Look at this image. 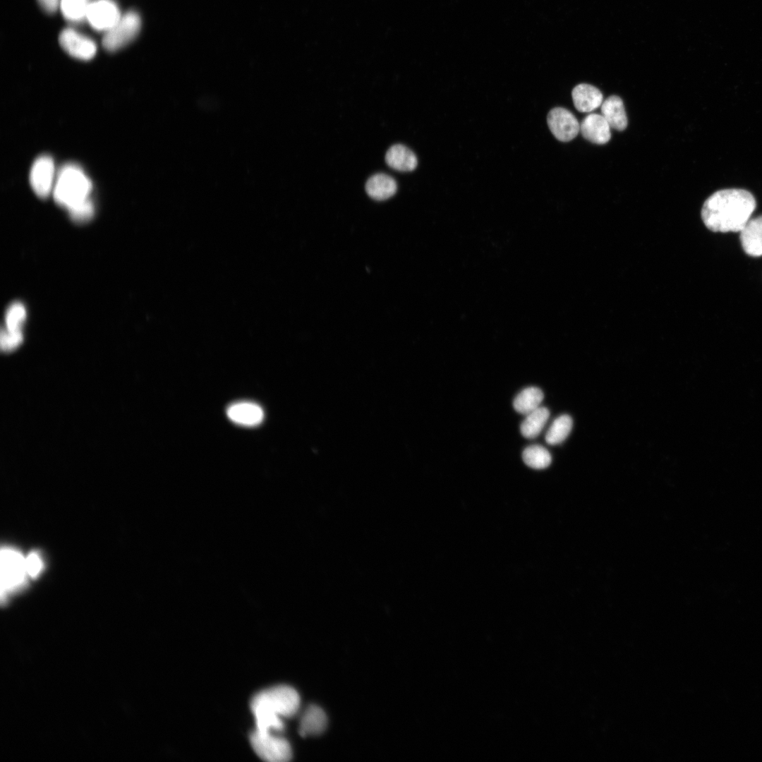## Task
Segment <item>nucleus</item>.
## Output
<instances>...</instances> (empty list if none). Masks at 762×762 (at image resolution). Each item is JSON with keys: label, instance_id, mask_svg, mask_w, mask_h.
I'll return each instance as SVG.
<instances>
[{"label": "nucleus", "instance_id": "nucleus-1", "mask_svg": "<svg viewBox=\"0 0 762 762\" xmlns=\"http://www.w3.org/2000/svg\"><path fill=\"white\" fill-rule=\"evenodd\" d=\"M756 205L754 195L748 190L723 189L705 201L701 218L706 226L714 232H738L749 220Z\"/></svg>", "mask_w": 762, "mask_h": 762}, {"label": "nucleus", "instance_id": "nucleus-2", "mask_svg": "<svg viewBox=\"0 0 762 762\" xmlns=\"http://www.w3.org/2000/svg\"><path fill=\"white\" fill-rule=\"evenodd\" d=\"M299 706L298 694L291 687L279 685L260 691L250 703L255 730L263 732L282 730V718L295 715Z\"/></svg>", "mask_w": 762, "mask_h": 762}, {"label": "nucleus", "instance_id": "nucleus-3", "mask_svg": "<svg viewBox=\"0 0 762 762\" xmlns=\"http://www.w3.org/2000/svg\"><path fill=\"white\" fill-rule=\"evenodd\" d=\"M92 188L83 170L76 164H68L57 173L52 194L58 205L68 210L90 198Z\"/></svg>", "mask_w": 762, "mask_h": 762}, {"label": "nucleus", "instance_id": "nucleus-4", "mask_svg": "<svg viewBox=\"0 0 762 762\" xmlns=\"http://www.w3.org/2000/svg\"><path fill=\"white\" fill-rule=\"evenodd\" d=\"M250 744L256 754L269 762H285L292 756L289 742L272 732L255 730L250 736Z\"/></svg>", "mask_w": 762, "mask_h": 762}, {"label": "nucleus", "instance_id": "nucleus-5", "mask_svg": "<svg viewBox=\"0 0 762 762\" xmlns=\"http://www.w3.org/2000/svg\"><path fill=\"white\" fill-rule=\"evenodd\" d=\"M141 19L139 14L130 11L121 16L118 22L102 39V45L108 52H116L128 44L140 32Z\"/></svg>", "mask_w": 762, "mask_h": 762}, {"label": "nucleus", "instance_id": "nucleus-6", "mask_svg": "<svg viewBox=\"0 0 762 762\" xmlns=\"http://www.w3.org/2000/svg\"><path fill=\"white\" fill-rule=\"evenodd\" d=\"M1 593L3 600L6 595L16 589L24 581L27 574L25 558L17 551L3 548L1 552Z\"/></svg>", "mask_w": 762, "mask_h": 762}, {"label": "nucleus", "instance_id": "nucleus-7", "mask_svg": "<svg viewBox=\"0 0 762 762\" xmlns=\"http://www.w3.org/2000/svg\"><path fill=\"white\" fill-rule=\"evenodd\" d=\"M56 176L54 162L49 155H42L35 159L30 171V183L35 193L47 198L53 192Z\"/></svg>", "mask_w": 762, "mask_h": 762}, {"label": "nucleus", "instance_id": "nucleus-8", "mask_svg": "<svg viewBox=\"0 0 762 762\" xmlns=\"http://www.w3.org/2000/svg\"><path fill=\"white\" fill-rule=\"evenodd\" d=\"M121 16L119 7L111 0L89 2L86 19L97 31L106 32L118 22Z\"/></svg>", "mask_w": 762, "mask_h": 762}, {"label": "nucleus", "instance_id": "nucleus-9", "mask_svg": "<svg viewBox=\"0 0 762 762\" xmlns=\"http://www.w3.org/2000/svg\"><path fill=\"white\" fill-rule=\"evenodd\" d=\"M547 122L553 135L562 142L573 140L580 131V124L576 116L562 107L551 109L548 114Z\"/></svg>", "mask_w": 762, "mask_h": 762}, {"label": "nucleus", "instance_id": "nucleus-10", "mask_svg": "<svg viewBox=\"0 0 762 762\" xmlns=\"http://www.w3.org/2000/svg\"><path fill=\"white\" fill-rule=\"evenodd\" d=\"M59 42L64 51L78 59L90 60L97 52L93 40L71 28L61 32Z\"/></svg>", "mask_w": 762, "mask_h": 762}, {"label": "nucleus", "instance_id": "nucleus-11", "mask_svg": "<svg viewBox=\"0 0 762 762\" xmlns=\"http://www.w3.org/2000/svg\"><path fill=\"white\" fill-rule=\"evenodd\" d=\"M580 131L590 142L603 145L611 138L610 126L602 114H590L580 123Z\"/></svg>", "mask_w": 762, "mask_h": 762}, {"label": "nucleus", "instance_id": "nucleus-12", "mask_svg": "<svg viewBox=\"0 0 762 762\" xmlns=\"http://www.w3.org/2000/svg\"><path fill=\"white\" fill-rule=\"evenodd\" d=\"M229 419L238 425L255 426L260 424L264 418V412L258 404L241 401L231 405L226 411Z\"/></svg>", "mask_w": 762, "mask_h": 762}, {"label": "nucleus", "instance_id": "nucleus-13", "mask_svg": "<svg viewBox=\"0 0 762 762\" xmlns=\"http://www.w3.org/2000/svg\"><path fill=\"white\" fill-rule=\"evenodd\" d=\"M739 232L744 250L753 257L761 256L762 215L749 219Z\"/></svg>", "mask_w": 762, "mask_h": 762}, {"label": "nucleus", "instance_id": "nucleus-14", "mask_svg": "<svg viewBox=\"0 0 762 762\" xmlns=\"http://www.w3.org/2000/svg\"><path fill=\"white\" fill-rule=\"evenodd\" d=\"M574 107L580 112H591L603 103V94L595 87L586 83L576 85L572 92Z\"/></svg>", "mask_w": 762, "mask_h": 762}, {"label": "nucleus", "instance_id": "nucleus-15", "mask_svg": "<svg viewBox=\"0 0 762 762\" xmlns=\"http://www.w3.org/2000/svg\"><path fill=\"white\" fill-rule=\"evenodd\" d=\"M601 114L610 128L624 131L627 126V117L622 99L617 95L607 97L601 104Z\"/></svg>", "mask_w": 762, "mask_h": 762}, {"label": "nucleus", "instance_id": "nucleus-16", "mask_svg": "<svg viewBox=\"0 0 762 762\" xmlns=\"http://www.w3.org/2000/svg\"><path fill=\"white\" fill-rule=\"evenodd\" d=\"M327 719L323 710L318 706H308L303 713L299 732L303 737L321 734L326 728Z\"/></svg>", "mask_w": 762, "mask_h": 762}, {"label": "nucleus", "instance_id": "nucleus-17", "mask_svg": "<svg viewBox=\"0 0 762 762\" xmlns=\"http://www.w3.org/2000/svg\"><path fill=\"white\" fill-rule=\"evenodd\" d=\"M385 162L391 168L401 171H413L418 164L416 155L401 144L394 145L389 148L385 155Z\"/></svg>", "mask_w": 762, "mask_h": 762}, {"label": "nucleus", "instance_id": "nucleus-18", "mask_svg": "<svg viewBox=\"0 0 762 762\" xmlns=\"http://www.w3.org/2000/svg\"><path fill=\"white\" fill-rule=\"evenodd\" d=\"M395 180L385 174H377L370 177L365 183L368 195L376 200H384L393 196L397 191Z\"/></svg>", "mask_w": 762, "mask_h": 762}, {"label": "nucleus", "instance_id": "nucleus-19", "mask_svg": "<svg viewBox=\"0 0 762 762\" xmlns=\"http://www.w3.org/2000/svg\"><path fill=\"white\" fill-rule=\"evenodd\" d=\"M543 397L540 389L536 387H526L514 398V409L519 413L527 415L540 406Z\"/></svg>", "mask_w": 762, "mask_h": 762}, {"label": "nucleus", "instance_id": "nucleus-20", "mask_svg": "<svg viewBox=\"0 0 762 762\" xmlns=\"http://www.w3.org/2000/svg\"><path fill=\"white\" fill-rule=\"evenodd\" d=\"M549 416V410L542 406H539L527 414L520 425L522 435L528 439L536 437L540 433Z\"/></svg>", "mask_w": 762, "mask_h": 762}, {"label": "nucleus", "instance_id": "nucleus-21", "mask_svg": "<svg viewBox=\"0 0 762 762\" xmlns=\"http://www.w3.org/2000/svg\"><path fill=\"white\" fill-rule=\"evenodd\" d=\"M572 425L573 421L569 416L562 415L557 417L546 433V442L551 445L562 443L569 435Z\"/></svg>", "mask_w": 762, "mask_h": 762}, {"label": "nucleus", "instance_id": "nucleus-22", "mask_svg": "<svg viewBox=\"0 0 762 762\" xmlns=\"http://www.w3.org/2000/svg\"><path fill=\"white\" fill-rule=\"evenodd\" d=\"M522 459L528 466L534 469L545 468L552 461L548 450L538 445L527 447L522 453Z\"/></svg>", "mask_w": 762, "mask_h": 762}, {"label": "nucleus", "instance_id": "nucleus-23", "mask_svg": "<svg viewBox=\"0 0 762 762\" xmlns=\"http://www.w3.org/2000/svg\"><path fill=\"white\" fill-rule=\"evenodd\" d=\"M88 4V0H61L60 8L68 21L77 23L86 19Z\"/></svg>", "mask_w": 762, "mask_h": 762}, {"label": "nucleus", "instance_id": "nucleus-24", "mask_svg": "<svg viewBox=\"0 0 762 762\" xmlns=\"http://www.w3.org/2000/svg\"><path fill=\"white\" fill-rule=\"evenodd\" d=\"M25 318L26 310L24 306L19 302L12 303L6 313V329L9 332H22L21 327Z\"/></svg>", "mask_w": 762, "mask_h": 762}, {"label": "nucleus", "instance_id": "nucleus-25", "mask_svg": "<svg viewBox=\"0 0 762 762\" xmlns=\"http://www.w3.org/2000/svg\"><path fill=\"white\" fill-rule=\"evenodd\" d=\"M68 210L71 219L77 223H84L90 220L95 214V207L90 198Z\"/></svg>", "mask_w": 762, "mask_h": 762}, {"label": "nucleus", "instance_id": "nucleus-26", "mask_svg": "<svg viewBox=\"0 0 762 762\" xmlns=\"http://www.w3.org/2000/svg\"><path fill=\"white\" fill-rule=\"evenodd\" d=\"M22 332H9L2 330L1 333V347L4 351L16 349L23 341Z\"/></svg>", "mask_w": 762, "mask_h": 762}, {"label": "nucleus", "instance_id": "nucleus-27", "mask_svg": "<svg viewBox=\"0 0 762 762\" xmlns=\"http://www.w3.org/2000/svg\"><path fill=\"white\" fill-rule=\"evenodd\" d=\"M42 567V562L40 556L32 552L25 558V568L27 574L30 576H36Z\"/></svg>", "mask_w": 762, "mask_h": 762}, {"label": "nucleus", "instance_id": "nucleus-28", "mask_svg": "<svg viewBox=\"0 0 762 762\" xmlns=\"http://www.w3.org/2000/svg\"><path fill=\"white\" fill-rule=\"evenodd\" d=\"M37 1L44 11L52 14L60 6L61 0H37Z\"/></svg>", "mask_w": 762, "mask_h": 762}]
</instances>
